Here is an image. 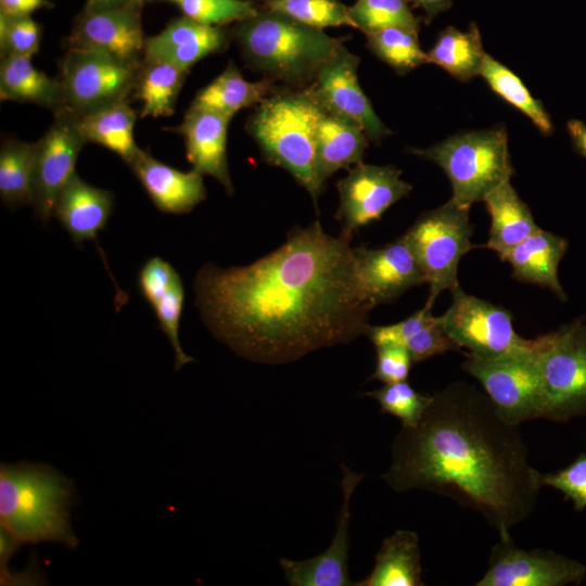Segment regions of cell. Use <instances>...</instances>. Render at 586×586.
<instances>
[{
	"label": "cell",
	"instance_id": "cell-6",
	"mask_svg": "<svg viewBox=\"0 0 586 586\" xmlns=\"http://www.w3.org/2000/svg\"><path fill=\"white\" fill-rule=\"evenodd\" d=\"M410 153L438 165L450 181L451 199L467 208L511 180L514 171L505 126L458 132Z\"/></svg>",
	"mask_w": 586,
	"mask_h": 586
},
{
	"label": "cell",
	"instance_id": "cell-18",
	"mask_svg": "<svg viewBox=\"0 0 586 586\" xmlns=\"http://www.w3.org/2000/svg\"><path fill=\"white\" fill-rule=\"evenodd\" d=\"M343 504L336 521V530L330 546L320 555L301 561L279 560L286 582L292 586H348L354 585L348 576V525L349 501L364 475L341 464Z\"/></svg>",
	"mask_w": 586,
	"mask_h": 586
},
{
	"label": "cell",
	"instance_id": "cell-27",
	"mask_svg": "<svg viewBox=\"0 0 586 586\" xmlns=\"http://www.w3.org/2000/svg\"><path fill=\"white\" fill-rule=\"evenodd\" d=\"M421 574L418 534L397 530L383 540L369 575L354 586H423Z\"/></svg>",
	"mask_w": 586,
	"mask_h": 586
},
{
	"label": "cell",
	"instance_id": "cell-24",
	"mask_svg": "<svg viewBox=\"0 0 586 586\" xmlns=\"http://www.w3.org/2000/svg\"><path fill=\"white\" fill-rule=\"evenodd\" d=\"M568 249V241L550 231L536 230L519 244L499 255L512 268V277L552 291L561 301L565 293L558 279L559 263Z\"/></svg>",
	"mask_w": 586,
	"mask_h": 586
},
{
	"label": "cell",
	"instance_id": "cell-3",
	"mask_svg": "<svg viewBox=\"0 0 586 586\" xmlns=\"http://www.w3.org/2000/svg\"><path fill=\"white\" fill-rule=\"evenodd\" d=\"M231 31L249 67L290 89L309 87L323 62L343 43L320 28L260 5Z\"/></svg>",
	"mask_w": 586,
	"mask_h": 586
},
{
	"label": "cell",
	"instance_id": "cell-30",
	"mask_svg": "<svg viewBox=\"0 0 586 586\" xmlns=\"http://www.w3.org/2000/svg\"><path fill=\"white\" fill-rule=\"evenodd\" d=\"M277 88V84L267 78L258 81L244 79L237 65L230 61L219 76L196 93L191 105L232 118L238 111L256 106Z\"/></svg>",
	"mask_w": 586,
	"mask_h": 586
},
{
	"label": "cell",
	"instance_id": "cell-1",
	"mask_svg": "<svg viewBox=\"0 0 586 586\" xmlns=\"http://www.w3.org/2000/svg\"><path fill=\"white\" fill-rule=\"evenodd\" d=\"M319 221L289 232L242 267H202L195 305L216 339L247 360L279 365L365 334L375 307L357 275L351 240Z\"/></svg>",
	"mask_w": 586,
	"mask_h": 586
},
{
	"label": "cell",
	"instance_id": "cell-21",
	"mask_svg": "<svg viewBox=\"0 0 586 586\" xmlns=\"http://www.w3.org/2000/svg\"><path fill=\"white\" fill-rule=\"evenodd\" d=\"M128 166L162 213L187 214L206 199L202 175L194 170H178L144 150Z\"/></svg>",
	"mask_w": 586,
	"mask_h": 586
},
{
	"label": "cell",
	"instance_id": "cell-23",
	"mask_svg": "<svg viewBox=\"0 0 586 586\" xmlns=\"http://www.w3.org/2000/svg\"><path fill=\"white\" fill-rule=\"evenodd\" d=\"M114 205L111 191L94 187L75 174L56 201L53 216L76 244L95 240L104 230Z\"/></svg>",
	"mask_w": 586,
	"mask_h": 586
},
{
	"label": "cell",
	"instance_id": "cell-36",
	"mask_svg": "<svg viewBox=\"0 0 586 586\" xmlns=\"http://www.w3.org/2000/svg\"><path fill=\"white\" fill-rule=\"evenodd\" d=\"M354 28L365 35L391 27L419 31L421 18L410 10L407 0H356L349 7Z\"/></svg>",
	"mask_w": 586,
	"mask_h": 586
},
{
	"label": "cell",
	"instance_id": "cell-5",
	"mask_svg": "<svg viewBox=\"0 0 586 586\" xmlns=\"http://www.w3.org/2000/svg\"><path fill=\"white\" fill-rule=\"evenodd\" d=\"M321 105L309 87H278L262 100L246 122L264 160L285 169L310 194H321L315 166V132Z\"/></svg>",
	"mask_w": 586,
	"mask_h": 586
},
{
	"label": "cell",
	"instance_id": "cell-10",
	"mask_svg": "<svg viewBox=\"0 0 586 586\" xmlns=\"http://www.w3.org/2000/svg\"><path fill=\"white\" fill-rule=\"evenodd\" d=\"M141 64L127 63L102 51L67 48L59 77L64 111L80 117L127 100Z\"/></svg>",
	"mask_w": 586,
	"mask_h": 586
},
{
	"label": "cell",
	"instance_id": "cell-43",
	"mask_svg": "<svg viewBox=\"0 0 586 586\" xmlns=\"http://www.w3.org/2000/svg\"><path fill=\"white\" fill-rule=\"evenodd\" d=\"M542 485L553 487L571 499L576 510L586 507V456L581 455L570 466L556 473L542 474Z\"/></svg>",
	"mask_w": 586,
	"mask_h": 586
},
{
	"label": "cell",
	"instance_id": "cell-48",
	"mask_svg": "<svg viewBox=\"0 0 586 586\" xmlns=\"http://www.w3.org/2000/svg\"><path fill=\"white\" fill-rule=\"evenodd\" d=\"M133 0H87L84 10H102L124 5Z\"/></svg>",
	"mask_w": 586,
	"mask_h": 586
},
{
	"label": "cell",
	"instance_id": "cell-17",
	"mask_svg": "<svg viewBox=\"0 0 586 586\" xmlns=\"http://www.w3.org/2000/svg\"><path fill=\"white\" fill-rule=\"evenodd\" d=\"M356 270L362 289L377 306L396 300L425 277L411 250L400 237L379 249L353 247Z\"/></svg>",
	"mask_w": 586,
	"mask_h": 586
},
{
	"label": "cell",
	"instance_id": "cell-9",
	"mask_svg": "<svg viewBox=\"0 0 586 586\" xmlns=\"http://www.w3.org/2000/svg\"><path fill=\"white\" fill-rule=\"evenodd\" d=\"M538 340L506 355L480 359L467 355L462 368L475 378L499 413L510 423L543 418L544 394L537 361Z\"/></svg>",
	"mask_w": 586,
	"mask_h": 586
},
{
	"label": "cell",
	"instance_id": "cell-45",
	"mask_svg": "<svg viewBox=\"0 0 586 586\" xmlns=\"http://www.w3.org/2000/svg\"><path fill=\"white\" fill-rule=\"evenodd\" d=\"M52 7L49 0H0V13L11 16H30L36 10Z\"/></svg>",
	"mask_w": 586,
	"mask_h": 586
},
{
	"label": "cell",
	"instance_id": "cell-33",
	"mask_svg": "<svg viewBox=\"0 0 586 586\" xmlns=\"http://www.w3.org/2000/svg\"><path fill=\"white\" fill-rule=\"evenodd\" d=\"M35 143L7 140L0 150V196L10 209L33 204Z\"/></svg>",
	"mask_w": 586,
	"mask_h": 586
},
{
	"label": "cell",
	"instance_id": "cell-14",
	"mask_svg": "<svg viewBox=\"0 0 586 586\" xmlns=\"http://www.w3.org/2000/svg\"><path fill=\"white\" fill-rule=\"evenodd\" d=\"M340 195L336 218L343 230L354 231L379 220L393 204L407 196L412 186L402 179V170L392 165L358 163L337 184Z\"/></svg>",
	"mask_w": 586,
	"mask_h": 586
},
{
	"label": "cell",
	"instance_id": "cell-16",
	"mask_svg": "<svg viewBox=\"0 0 586 586\" xmlns=\"http://www.w3.org/2000/svg\"><path fill=\"white\" fill-rule=\"evenodd\" d=\"M143 4L133 0L110 9H82L66 39L67 48L102 51L120 61L141 64L146 39L141 17Z\"/></svg>",
	"mask_w": 586,
	"mask_h": 586
},
{
	"label": "cell",
	"instance_id": "cell-26",
	"mask_svg": "<svg viewBox=\"0 0 586 586\" xmlns=\"http://www.w3.org/2000/svg\"><path fill=\"white\" fill-rule=\"evenodd\" d=\"M483 202L491 216L489 235L484 246L496 252L498 256L539 229L530 207L519 196L511 180L491 191Z\"/></svg>",
	"mask_w": 586,
	"mask_h": 586
},
{
	"label": "cell",
	"instance_id": "cell-46",
	"mask_svg": "<svg viewBox=\"0 0 586 586\" xmlns=\"http://www.w3.org/2000/svg\"><path fill=\"white\" fill-rule=\"evenodd\" d=\"M566 130L574 151L586 158V123L579 119H569Z\"/></svg>",
	"mask_w": 586,
	"mask_h": 586
},
{
	"label": "cell",
	"instance_id": "cell-34",
	"mask_svg": "<svg viewBox=\"0 0 586 586\" xmlns=\"http://www.w3.org/2000/svg\"><path fill=\"white\" fill-rule=\"evenodd\" d=\"M480 76L496 94L528 117L543 135L552 132L553 125L543 103L506 65L486 53Z\"/></svg>",
	"mask_w": 586,
	"mask_h": 586
},
{
	"label": "cell",
	"instance_id": "cell-13",
	"mask_svg": "<svg viewBox=\"0 0 586 586\" xmlns=\"http://www.w3.org/2000/svg\"><path fill=\"white\" fill-rule=\"evenodd\" d=\"M586 568L550 550L518 547L511 535L499 536L492 548L488 568L476 586H563L578 585Z\"/></svg>",
	"mask_w": 586,
	"mask_h": 586
},
{
	"label": "cell",
	"instance_id": "cell-20",
	"mask_svg": "<svg viewBox=\"0 0 586 586\" xmlns=\"http://www.w3.org/2000/svg\"><path fill=\"white\" fill-rule=\"evenodd\" d=\"M232 118L191 105L180 125L168 130L184 138L186 156L192 170L214 177L228 194L233 184L227 161V129Z\"/></svg>",
	"mask_w": 586,
	"mask_h": 586
},
{
	"label": "cell",
	"instance_id": "cell-41",
	"mask_svg": "<svg viewBox=\"0 0 586 586\" xmlns=\"http://www.w3.org/2000/svg\"><path fill=\"white\" fill-rule=\"evenodd\" d=\"M183 300L184 291L182 281H180L152 306L158 320L160 329L166 334L174 349L176 370L194 361V358L183 352L179 341V322Z\"/></svg>",
	"mask_w": 586,
	"mask_h": 586
},
{
	"label": "cell",
	"instance_id": "cell-28",
	"mask_svg": "<svg viewBox=\"0 0 586 586\" xmlns=\"http://www.w3.org/2000/svg\"><path fill=\"white\" fill-rule=\"evenodd\" d=\"M1 100L34 103L54 114L64 111V93L60 78L38 71L30 58H2L0 64Z\"/></svg>",
	"mask_w": 586,
	"mask_h": 586
},
{
	"label": "cell",
	"instance_id": "cell-31",
	"mask_svg": "<svg viewBox=\"0 0 586 586\" xmlns=\"http://www.w3.org/2000/svg\"><path fill=\"white\" fill-rule=\"evenodd\" d=\"M428 63L435 64L460 81L480 75L486 52L479 27L471 23L467 30L448 26L437 35L426 52Z\"/></svg>",
	"mask_w": 586,
	"mask_h": 586
},
{
	"label": "cell",
	"instance_id": "cell-22",
	"mask_svg": "<svg viewBox=\"0 0 586 586\" xmlns=\"http://www.w3.org/2000/svg\"><path fill=\"white\" fill-rule=\"evenodd\" d=\"M369 142L357 123L321 105L315 132V166L320 187L323 189L337 170L361 163Z\"/></svg>",
	"mask_w": 586,
	"mask_h": 586
},
{
	"label": "cell",
	"instance_id": "cell-44",
	"mask_svg": "<svg viewBox=\"0 0 586 586\" xmlns=\"http://www.w3.org/2000/svg\"><path fill=\"white\" fill-rule=\"evenodd\" d=\"M377 361L371 380L384 384L406 381L413 364L408 351L400 344L383 343L375 346Z\"/></svg>",
	"mask_w": 586,
	"mask_h": 586
},
{
	"label": "cell",
	"instance_id": "cell-7",
	"mask_svg": "<svg viewBox=\"0 0 586 586\" xmlns=\"http://www.w3.org/2000/svg\"><path fill=\"white\" fill-rule=\"evenodd\" d=\"M470 208L451 198L443 205L421 214L403 235L429 284L426 305L433 306L437 295L459 284L458 266L471 243Z\"/></svg>",
	"mask_w": 586,
	"mask_h": 586
},
{
	"label": "cell",
	"instance_id": "cell-8",
	"mask_svg": "<svg viewBox=\"0 0 586 586\" xmlns=\"http://www.w3.org/2000/svg\"><path fill=\"white\" fill-rule=\"evenodd\" d=\"M543 418L564 422L586 415V319L537 337Z\"/></svg>",
	"mask_w": 586,
	"mask_h": 586
},
{
	"label": "cell",
	"instance_id": "cell-4",
	"mask_svg": "<svg viewBox=\"0 0 586 586\" xmlns=\"http://www.w3.org/2000/svg\"><path fill=\"white\" fill-rule=\"evenodd\" d=\"M74 487L71 480L44 463L0 466V524L20 545L60 543L74 549L71 525Z\"/></svg>",
	"mask_w": 586,
	"mask_h": 586
},
{
	"label": "cell",
	"instance_id": "cell-25",
	"mask_svg": "<svg viewBox=\"0 0 586 586\" xmlns=\"http://www.w3.org/2000/svg\"><path fill=\"white\" fill-rule=\"evenodd\" d=\"M365 334L374 346L383 343L403 345L413 361H423L435 355L459 347L446 334L438 317L432 314V306L425 304L423 308L394 324L367 326Z\"/></svg>",
	"mask_w": 586,
	"mask_h": 586
},
{
	"label": "cell",
	"instance_id": "cell-49",
	"mask_svg": "<svg viewBox=\"0 0 586 586\" xmlns=\"http://www.w3.org/2000/svg\"><path fill=\"white\" fill-rule=\"evenodd\" d=\"M141 1L145 2V1H150V0H141ZM167 1H171V2H174V3H177V2H178V0H167Z\"/></svg>",
	"mask_w": 586,
	"mask_h": 586
},
{
	"label": "cell",
	"instance_id": "cell-37",
	"mask_svg": "<svg viewBox=\"0 0 586 586\" xmlns=\"http://www.w3.org/2000/svg\"><path fill=\"white\" fill-rule=\"evenodd\" d=\"M259 5L320 29L333 26L354 27L349 7L340 0H264Z\"/></svg>",
	"mask_w": 586,
	"mask_h": 586
},
{
	"label": "cell",
	"instance_id": "cell-47",
	"mask_svg": "<svg viewBox=\"0 0 586 586\" xmlns=\"http://www.w3.org/2000/svg\"><path fill=\"white\" fill-rule=\"evenodd\" d=\"M407 2H411L424 11L425 24H430L440 13L448 10L453 4V0H407Z\"/></svg>",
	"mask_w": 586,
	"mask_h": 586
},
{
	"label": "cell",
	"instance_id": "cell-42",
	"mask_svg": "<svg viewBox=\"0 0 586 586\" xmlns=\"http://www.w3.org/2000/svg\"><path fill=\"white\" fill-rule=\"evenodd\" d=\"M180 281L176 269L157 256L146 260L138 273L139 291L151 307Z\"/></svg>",
	"mask_w": 586,
	"mask_h": 586
},
{
	"label": "cell",
	"instance_id": "cell-32",
	"mask_svg": "<svg viewBox=\"0 0 586 586\" xmlns=\"http://www.w3.org/2000/svg\"><path fill=\"white\" fill-rule=\"evenodd\" d=\"M188 73L170 63L143 60L133 89L142 103L141 117L171 115Z\"/></svg>",
	"mask_w": 586,
	"mask_h": 586
},
{
	"label": "cell",
	"instance_id": "cell-29",
	"mask_svg": "<svg viewBox=\"0 0 586 586\" xmlns=\"http://www.w3.org/2000/svg\"><path fill=\"white\" fill-rule=\"evenodd\" d=\"M76 118L87 143L111 150L127 165L141 153L133 138L137 114L127 100Z\"/></svg>",
	"mask_w": 586,
	"mask_h": 586
},
{
	"label": "cell",
	"instance_id": "cell-11",
	"mask_svg": "<svg viewBox=\"0 0 586 586\" xmlns=\"http://www.w3.org/2000/svg\"><path fill=\"white\" fill-rule=\"evenodd\" d=\"M451 303L438 317L446 334L468 355L492 359L526 347L532 340L514 330L512 315L501 306L466 293L458 284L450 290Z\"/></svg>",
	"mask_w": 586,
	"mask_h": 586
},
{
	"label": "cell",
	"instance_id": "cell-12",
	"mask_svg": "<svg viewBox=\"0 0 586 586\" xmlns=\"http://www.w3.org/2000/svg\"><path fill=\"white\" fill-rule=\"evenodd\" d=\"M86 143L77 118L65 111L55 114L46 135L35 142L31 205L43 224L53 216L60 193L76 174L77 156Z\"/></svg>",
	"mask_w": 586,
	"mask_h": 586
},
{
	"label": "cell",
	"instance_id": "cell-19",
	"mask_svg": "<svg viewBox=\"0 0 586 586\" xmlns=\"http://www.w3.org/2000/svg\"><path fill=\"white\" fill-rule=\"evenodd\" d=\"M231 40L232 31L226 26L204 25L182 15L145 39L143 60L170 63L189 72L200 60L224 52Z\"/></svg>",
	"mask_w": 586,
	"mask_h": 586
},
{
	"label": "cell",
	"instance_id": "cell-38",
	"mask_svg": "<svg viewBox=\"0 0 586 586\" xmlns=\"http://www.w3.org/2000/svg\"><path fill=\"white\" fill-rule=\"evenodd\" d=\"M364 395L379 403L380 412L398 418L402 428L417 425L432 399V396L416 391L407 380L384 384L378 390L364 393Z\"/></svg>",
	"mask_w": 586,
	"mask_h": 586
},
{
	"label": "cell",
	"instance_id": "cell-39",
	"mask_svg": "<svg viewBox=\"0 0 586 586\" xmlns=\"http://www.w3.org/2000/svg\"><path fill=\"white\" fill-rule=\"evenodd\" d=\"M182 15L209 26H226L253 16L259 5L251 0H178Z\"/></svg>",
	"mask_w": 586,
	"mask_h": 586
},
{
	"label": "cell",
	"instance_id": "cell-2",
	"mask_svg": "<svg viewBox=\"0 0 586 586\" xmlns=\"http://www.w3.org/2000/svg\"><path fill=\"white\" fill-rule=\"evenodd\" d=\"M391 451L382 479L394 492L451 498L481 513L499 536L531 514L543 486L519 425L462 381L435 393L417 425L402 428Z\"/></svg>",
	"mask_w": 586,
	"mask_h": 586
},
{
	"label": "cell",
	"instance_id": "cell-40",
	"mask_svg": "<svg viewBox=\"0 0 586 586\" xmlns=\"http://www.w3.org/2000/svg\"><path fill=\"white\" fill-rule=\"evenodd\" d=\"M41 26L31 16L0 13V53L2 58L36 54L41 41Z\"/></svg>",
	"mask_w": 586,
	"mask_h": 586
},
{
	"label": "cell",
	"instance_id": "cell-15",
	"mask_svg": "<svg viewBox=\"0 0 586 586\" xmlns=\"http://www.w3.org/2000/svg\"><path fill=\"white\" fill-rule=\"evenodd\" d=\"M359 56L342 43L323 62L309 88L323 107L354 120L369 141L379 143L392 131L375 114L359 86Z\"/></svg>",
	"mask_w": 586,
	"mask_h": 586
},
{
	"label": "cell",
	"instance_id": "cell-35",
	"mask_svg": "<svg viewBox=\"0 0 586 586\" xmlns=\"http://www.w3.org/2000/svg\"><path fill=\"white\" fill-rule=\"evenodd\" d=\"M365 36L369 51L398 75L428 63V54L421 49L416 30L391 27Z\"/></svg>",
	"mask_w": 586,
	"mask_h": 586
}]
</instances>
